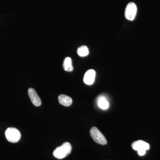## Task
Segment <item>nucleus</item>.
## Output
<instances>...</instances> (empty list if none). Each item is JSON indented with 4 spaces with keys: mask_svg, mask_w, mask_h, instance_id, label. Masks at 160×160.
<instances>
[{
    "mask_svg": "<svg viewBox=\"0 0 160 160\" xmlns=\"http://www.w3.org/2000/svg\"><path fill=\"white\" fill-rule=\"evenodd\" d=\"M72 149L71 144L68 142H66L62 146L55 149L53 152V155L56 158L62 159L71 153Z\"/></svg>",
    "mask_w": 160,
    "mask_h": 160,
    "instance_id": "1",
    "label": "nucleus"
},
{
    "mask_svg": "<svg viewBox=\"0 0 160 160\" xmlns=\"http://www.w3.org/2000/svg\"><path fill=\"white\" fill-rule=\"evenodd\" d=\"M90 134L95 142L102 145L107 144V140L102 133L97 127H93L90 130Z\"/></svg>",
    "mask_w": 160,
    "mask_h": 160,
    "instance_id": "2",
    "label": "nucleus"
},
{
    "mask_svg": "<svg viewBox=\"0 0 160 160\" xmlns=\"http://www.w3.org/2000/svg\"><path fill=\"white\" fill-rule=\"evenodd\" d=\"M5 135L7 140L12 143L17 142L21 137L19 131L14 128H8L5 132Z\"/></svg>",
    "mask_w": 160,
    "mask_h": 160,
    "instance_id": "3",
    "label": "nucleus"
},
{
    "mask_svg": "<svg viewBox=\"0 0 160 160\" xmlns=\"http://www.w3.org/2000/svg\"><path fill=\"white\" fill-rule=\"evenodd\" d=\"M137 12V7L133 2H130L126 6L125 11V17L129 21H133Z\"/></svg>",
    "mask_w": 160,
    "mask_h": 160,
    "instance_id": "4",
    "label": "nucleus"
},
{
    "mask_svg": "<svg viewBox=\"0 0 160 160\" xmlns=\"http://www.w3.org/2000/svg\"><path fill=\"white\" fill-rule=\"evenodd\" d=\"M28 95L32 103L36 106H39L42 104V101L36 92L33 88H29L28 90Z\"/></svg>",
    "mask_w": 160,
    "mask_h": 160,
    "instance_id": "5",
    "label": "nucleus"
},
{
    "mask_svg": "<svg viewBox=\"0 0 160 160\" xmlns=\"http://www.w3.org/2000/svg\"><path fill=\"white\" fill-rule=\"evenodd\" d=\"M131 146L133 149L137 151L141 150H149L150 148L149 144L142 140H138L133 142Z\"/></svg>",
    "mask_w": 160,
    "mask_h": 160,
    "instance_id": "6",
    "label": "nucleus"
},
{
    "mask_svg": "<svg viewBox=\"0 0 160 160\" xmlns=\"http://www.w3.org/2000/svg\"><path fill=\"white\" fill-rule=\"evenodd\" d=\"M96 72L93 69H89L86 72L84 75V82L88 85H91L94 82Z\"/></svg>",
    "mask_w": 160,
    "mask_h": 160,
    "instance_id": "7",
    "label": "nucleus"
},
{
    "mask_svg": "<svg viewBox=\"0 0 160 160\" xmlns=\"http://www.w3.org/2000/svg\"><path fill=\"white\" fill-rule=\"evenodd\" d=\"M58 101L60 104L65 106H71L72 103V99L68 96L61 94L58 97Z\"/></svg>",
    "mask_w": 160,
    "mask_h": 160,
    "instance_id": "8",
    "label": "nucleus"
},
{
    "mask_svg": "<svg viewBox=\"0 0 160 160\" xmlns=\"http://www.w3.org/2000/svg\"><path fill=\"white\" fill-rule=\"evenodd\" d=\"M63 68L65 71L67 72H71L73 70V66H72V59L69 57L66 58L63 62Z\"/></svg>",
    "mask_w": 160,
    "mask_h": 160,
    "instance_id": "9",
    "label": "nucleus"
},
{
    "mask_svg": "<svg viewBox=\"0 0 160 160\" xmlns=\"http://www.w3.org/2000/svg\"><path fill=\"white\" fill-rule=\"evenodd\" d=\"M98 105L101 109H106L109 107V104L104 96H100L98 98Z\"/></svg>",
    "mask_w": 160,
    "mask_h": 160,
    "instance_id": "10",
    "label": "nucleus"
},
{
    "mask_svg": "<svg viewBox=\"0 0 160 160\" xmlns=\"http://www.w3.org/2000/svg\"><path fill=\"white\" fill-rule=\"evenodd\" d=\"M77 52L80 57H86L89 54V49L86 46H82L78 48Z\"/></svg>",
    "mask_w": 160,
    "mask_h": 160,
    "instance_id": "11",
    "label": "nucleus"
},
{
    "mask_svg": "<svg viewBox=\"0 0 160 160\" xmlns=\"http://www.w3.org/2000/svg\"><path fill=\"white\" fill-rule=\"evenodd\" d=\"M146 150H139V151H138V154L139 155L142 156L146 154Z\"/></svg>",
    "mask_w": 160,
    "mask_h": 160,
    "instance_id": "12",
    "label": "nucleus"
}]
</instances>
